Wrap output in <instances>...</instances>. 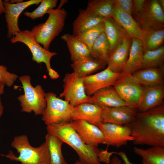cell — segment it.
I'll return each mask as SVG.
<instances>
[{
	"instance_id": "cb8c5ba5",
	"label": "cell",
	"mask_w": 164,
	"mask_h": 164,
	"mask_svg": "<svg viewBox=\"0 0 164 164\" xmlns=\"http://www.w3.org/2000/svg\"><path fill=\"white\" fill-rule=\"evenodd\" d=\"M104 18L96 16L86 9H81L73 23V35L76 36L103 22Z\"/></svg>"
},
{
	"instance_id": "9a60e30c",
	"label": "cell",
	"mask_w": 164,
	"mask_h": 164,
	"mask_svg": "<svg viewBox=\"0 0 164 164\" xmlns=\"http://www.w3.org/2000/svg\"><path fill=\"white\" fill-rule=\"evenodd\" d=\"M137 112L136 109H132L127 106L103 107L101 113L102 123L126 125L135 118Z\"/></svg>"
},
{
	"instance_id": "ab89813d",
	"label": "cell",
	"mask_w": 164,
	"mask_h": 164,
	"mask_svg": "<svg viewBox=\"0 0 164 164\" xmlns=\"http://www.w3.org/2000/svg\"><path fill=\"white\" fill-rule=\"evenodd\" d=\"M48 73L50 77L52 79H56L59 77L60 75L58 73L52 68Z\"/></svg>"
},
{
	"instance_id": "3957f363",
	"label": "cell",
	"mask_w": 164,
	"mask_h": 164,
	"mask_svg": "<svg viewBox=\"0 0 164 164\" xmlns=\"http://www.w3.org/2000/svg\"><path fill=\"white\" fill-rule=\"evenodd\" d=\"M67 2L61 0L57 8L48 11L49 16L45 22L35 26L31 30L35 40L47 50H49L51 42L63 30L67 13L62 8Z\"/></svg>"
},
{
	"instance_id": "7bdbcfd3",
	"label": "cell",
	"mask_w": 164,
	"mask_h": 164,
	"mask_svg": "<svg viewBox=\"0 0 164 164\" xmlns=\"http://www.w3.org/2000/svg\"><path fill=\"white\" fill-rule=\"evenodd\" d=\"M5 86L4 84L0 82V96L4 93Z\"/></svg>"
},
{
	"instance_id": "f1b7e54d",
	"label": "cell",
	"mask_w": 164,
	"mask_h": 164,
	"mask_svg": "<svg viewBox=\"0 0 164 164\" xmlns=\"http://www.w3.org/2000/svg\"><path fill=\"white\" fill-rule=\"evenodd\" d=\"M111 52V46L104 32L101 33L94 42L91 50L93 57L107 62Z\"/></svg>"
},
{
	"instance_id": "44dd1931",
	"label": "cell",
	"mask_w": 164,
	"mask_h": 164,
	"mask_svg": "<svg viewBox=\"0 0 164 164\" xmlns=\"http://www.w3.org/2000/svg\"><path fill=\"white\" fill-rule=\"evenodd\" d=\"M107 63L92 56L72 62L71 65L73 72L83 78L101 70L104 69Z\"/></svg>"
},
{
	"instance_id": "7402d4cb",
	"label": "cell",
	"mask_w": 164,
	"mask_h": 164,
	"mask_svg": "<svg viewBox=\"0 0 164 164\" xmlns=\"http://www.w3.org/2000/svg\"><path fill=\"white\" fill-rule=\"evenodd\" d=\"M164 68L140 70L132 74L139 84L145 87L163 85Z\"/></svg>"
},
{
	"instance_id": "74e56055",
	"label": "cell",
	"mask_w": 164,
	"mask_h": 164,
	"mask_svg": "<svg viewBox=\"0 0 164 164\" xmlns=\"http://www.w3.org/2000/svg\"><path fill=\"white\" fill-rule=\"evenodd\" d=\"M145 2V0H133V14L135 16L142 9Z\"/></svg>"
},
{
	"instance_id": "5b68a950",
	"label": "cell",
	"mask_w": 164,
	"mask_h": 164,
	"mask_svg": "<svg viewBox=\"0 0 164 164\" xmlns=\"http://www.w3.org/2000/svg\"><path fill=\"white\" fill-rule=\"evenodd\" d=\"M46 106L42 114V120L46 125L66 123L83 119L80 112L75 107L55 93H45Z\"/></svg>"
},
{
	"instance_id": "83f0119b",
	"label": "cell",
	"mask_w": 164,
	"mask_h": 164,
	"mask_svg": "<svg viewBox=\"0 0 164 164\" xmlns=\"http://www.w3.org/2000/svg\"><path fill=\"white\" fill-rule=\"evenodd\" d=\"M75 107L81 114L83 120L97 127L102 123L101 113L103 107L89 103H83Z\"/></svg>"
},
{
	"instance_id": "277c9868",
	"label": "cell",
	"mask_w": 164,
	"mask_h": 164,
	"mask_svg": "<svg viewBox=\"0 0 164 164\" xmlns=\"http://www.w3.org/2000/svg\"><path fill=\"white\" fill-rule=\"evenodd\" d=\"M11 146L15 149L19 155L16 156L12 151L6 155L0 154L11 160L19 162L21 164H50L49 151L45 142L37 147L30 144L27 136L22 135L15 136Z\"/></svg>"
},
{
	"instance_id": "7a4b0ae2",
	"label": "cell",
	"mask_w": 164,
	"mask_h": 164,
	"mask_svg": "<svg viewBox=\"0 0 164 164\" xmlns=\"http://www.w3.org/2000/svg\"><path fill=\"white\" fill-rule=\"evenodd\" d=\"M47 132L60 138L70 146L77 154L79 161L83 164H100L97 147L86 144L69 122L47 125Z\"/></svg>"
},
{
	"instance_id": "1f68e13d",
	"label": "cell",
	"mask_w": 164,
	"mask_h": 164,
	"mask_svg": "<svg viewBox=\"0 0 164 164\" xmlns=\"http://www.w3.org/2000/svg\"><path fill=\"white\" fill-rule=\"evenodd\" d=\"M164 46L154 50L144 51L142 69L164 68Z\"/></svg>"
},
{
	"instance_id": "2e32d148",
	"label": "cell",
	"mask_w": 164,
	"mask_h": 164,
	"mask_svg": "<svg viewBox=\"0 0 164 164\" xmlns=\"http://www.w3.org/2000/svg\"><path fill=\"white\" fill-rule=\"evenodd\" d=\"M132 39L130 36L125 37L111 52L107 65L113 71L121 73L128 57Z\"/></svg>"
},
{
	"instance_id": "e575fe53",
	"label": "cell",
	"mask_w": 164,
	"mask_h": 164,
	"mask_svg": "<svg viewBox=\"0 0 164 164\" xmlns=\"http://www.w3.org/2000/svg\"><path fill=\"white\" fill-rule=\"evenodd\" d=\"M18 76L7 70V67L0 65V82L8 87H11L18 78Z\"/></svg>"
},
{
	"instance_id": "8992f818",
	"label": "cell",
	"mask_w": 164,
	"mask_h": 164,
	"mask_svg": "<svg viewBox=\"0 0 164 164\" xmlns=\"http://www.w3.org/2000/svg\"><path fill=\"white\" fill-rule=\"evenodd\" d=\"M19 79L24 91V94L17 97L22 107L21 111H33L36 115H42L46 106V93L42 87L39 84L32 86L31 77L28 75L22 76Z\"/></svg>"
},
{
	"instance_id": "b9f144b4",
	"label": "cell",
	"mask_w": 164,
	"mask_h": 164,
	"mask_svg": "<svg viewBox=\"0 0 164 164\" xmlns=\"http://www.w3.org/2000/svg\"><path fill=\"white\" fill-rule=\"evenodd\" d=\"M4 108L2 101L1 97L0 96V118L4 112Z\"/></svg>"
},
{
	"instance_id": "6da1fadb",
	"label": "cell",
	"mask_w": 164,
	"mask_h": 164,
	"mask_svg": "<svg viewBox=\"0 0 164 164\" xmlns=\"http://www.w3.org/2000/svg\"><path fill=\"white\" fill-rule=\"evenodd\" d=\"M134 144L164 147V105L143 112L137 111L135 118L126 125Z\"/></svg>"
},
{
	"instance_id": "4dcf8cb0",
	"label": "cell",
	"mask_w": 164,
	"mask_h": 164,
	"mask_svg": "<svg viewBox=\"0 0 164 164\" xmlns=\"http://www.w3.org/2000/svg\"><path fill=\"white\" fill-rule=\"evenodd\" d=\"M143 31L142 41L144 51L155 50L162 46L164 40V28L145 30Z\"/></svg>"
},
{
	"instance_id": "5bb4252c",
	"label": "cell",
	"mask_w": 164,
	"mask_h": 164,
	"mask_svg": "<svg viewBox=\"0 0 164 164\" xmlns=\"http://www.w3.org/2000/svg\"><path fill=\"white\" fill-rule=\"evenodd\" d=\"M69 123L87 144L97 147L103 143L104 135L98 127L83 119L72 121Z\"/></svg>"
},
{
	"instance_id": "ac0fdd59",
	"label": "cell",
	"mask_w": 164,
	"mask_h": 164,
	"mask_svg": "<svg viewBox=\"0 0 164 164\" xmlns=\"http://www.w3.org/2000/svg\"><path fill=\"white\" fill-rule=\"evenodd\" d=\"M164 98V86L143 87L140 104L137 109L138 112H143L163 104Z\"/></svg>"
},
{
	"instance_id": "d590c367",
	"label": "cell",
	"mask_w": 164,
	"mask_h": 164,
	"mask_svg": "<svg viewBox=\"0 0 164 164\" xmlns=\"http://www.w3.org/2000/svg\"><path fill=\"white\" fill-rule=\"evenodd\" d=\"M121 10L132 16L133 14V0H113Z\"/></svg>"
},
{
	"instance_id": "7c38bea8",
	"label": "cell",
	"mask_w": 164,
	"mask_h": 164,
	"mask_svg": "<svg viewBox=\"0 0 164 164\" xmlns=\"http://www.w3.org/2000/svg\"><path fill=\"white\" fill-rule=\"evenodd\" d=\"M104 136L103 144L108 146L119 148L133 141L129 127L127 125H119L110 123H101L98 126Z\"/></svg>"
},
{
	"instance_id": "d6a6232c",
	"label": "cell",
	"mask_w": 164,
	"mask_h": 164,
	"mask_svg": "<svg viewBox=\"0 0 164 164\" xmlns=\"http://www.w3.org/2000/svg\"><path fill=\"white\" fill-rule=\"evenodd\" d=\"M104 32V25L103 21L99 24L75 36L85 44L91 51L96 39Z\"/></svg>"
},
{
	"instance_id": "60d3db41",
	"label": "cell",
	"mask_w": 164,
	"mask_h": 164,
	"mask_svg": "<svg viewBox=\"0 0 164 164\" xmlns=\"http://www.w3.org/2000/svg\"><path fill=\"white\" fill-rule=\"evenodd\" d=\"M6 9L4 5L3 2L0 0V15L5 12Z\"/></svg>"
},
{
	"instance_id": "52a82bcc",
	"label": "cell",
	"mask_w": 164,
	"mask_h": 164,
	"mask_svg": "<svg viewBox=\"0 0 164 164\" xmlns=\"http://www.w3.org/2000/svg\"><path fill=\"white\" fill-rule=\"evenodd\" d=\"M63 90L58 97L74 107L85 103L94 104L91 96L86 93L83 78L74 72L67 73L63 80Z\"/></svg>"
},
{
	"instance_id": "603a6c76",
	"label": "cell",
	"mask_w": 164,
	"mask_h": 164,
	"mask_svg": "<svg viewBox=\"0 0 164 164\" xmlns=\"http://www.w3.org/2000/svg\"><path fill=\"white\" fill-rule=\"evenodd\" d=\"M103 21L104 32L112 52L125 38L130 36L111 17L104 18Z\"/></svg>"
},
{
	"instance_id": "30bf717a",
	"label": "cell",
	"mask_w": 164,
	"mask_h": 164,
	"mask_svg": "<svg viewBox=\"0 0 164 164\" xmlns=\"http://www.w3.org/2000/svg\"><path fill=\"white\" fill-rule=\"evenodd\" d=\"M12 43L21 42L25 44L32 55V60L37 63H44L48 72L51 69L50 60L57 54L56 52H51L46 50L35 40L31 30H25L16 32L11 39Z\"/></svg>"
},
{
	"instance_id": "ee69618b",
	"label": "cell",
	"mask_w": 164,
	"mask_h": 164,
	"mask_svg": "<svg viewBox=\"0 0 164 164\" xmlns=\"http://www.w3.org/2000/svg\"><path fill=\"white\" fill-rule=\"evenodd\" d=\"M9 2L12 4H17L23 2V0H11Z\"/></svg>"
},
{
	"instance_id": "d4e9b609",
	"label": "cell",
	"mask_w": 164,
	"mask_h": 164,
	"mask_svg": "<svg viewBox=\"0 0 164 164\" xmlns=\"http://www.w3.org/2000/svg\"><path fill=\"white\" fill-rule=\"evenodd\" d=\"M61 38L67 44L72 62L91 55L89 48L75 35L65 34L61 36Z\"/></svg>"
},
{
	"instance_id": "ba28073f",
	"label": "cell",
	"mask_w": 164,
	"mask_h": 164,
	"mask_svg": "<svg viewBox=\"0 0 164 164\" xmlns=\"http://www.w3.org/2000/svg\"><path fill=\"white\" fill-rule=\"evenodd\" d=\"M122 73L113 87L128 107L137 109L142 100L143 87L132 74Z\"/></svg>"
},
{
	"instance_id": "4fadbf2b",
	"label": "cell",
	"mask_w": 164,
	"mask_h": 164,
	"mask_svg": "<svg viewBox=\"0 0 164 164\" xmlns=\"http://www.w3.org/2000/svg\"><path fill=\"white\" fill-rule=\"evenodd\" d=\"M42 0H30L17 4H12L9 1H4L6 9L5 17L7 25V37L11 39L17 32L21 31L18 25L19 17L27 7L33 5H39Z\"/></svg>"
},
{
	"instance_id": "484cf974",
	"label": "cell",
	"mask_w": 164,
	"mask_h": 164,
	"mask_svg": "<svg viewBox=\"0 0 164 164\" xmlns=\"http://www.w3.org/2000/svg\"><path fill=\"white\" fill-rule=\"evenodd\" d=\"M134 152L142 158V164H164V147L152 146L146 149L135 147Z\"/></svg>"
},
{
	"instance_id": "836d02e7",
	"label": "cell",
	"mask_w": 164,
	"mask_h": 164,
	"mask_svg": "<svg viewBox=\"0 0 164 164\" xmlns=\"http://www.w3.org/2000/svg\"><path fill=\"white\" fill-rule=\"evenodd\" d=\"M57 0H42L39 5L32 12H25L24 15L32 20L42 18L50 9H54L57 5Z\"/></svg>"
},
{
	"instance_id": "f546056e",
	"label": "cell",
	"mask_w": 164,
	"mask_h": 164,
	"mask_svg": "<svg viewBox=\"0 0 164 164\" xmlns=\"http://www.w3.org/2000/svg\"><path fill=\"white\" fill-rule=\"evenodd\" d=\"M114 7L113 0H91L86 9L93 15L103 18L111 17Z\"/></svg>"
},
{
	"instance_id": "4316f807",
	"label": "cell",
	"mask_w": 164,
	"mask_h": 164,
	"mask_svg": "<svg viewBox=\"0 0 164 164\" xmlns=\"http://www.w3.org/2000/svg\"><path fill=\"white\" fill-rule=\"evenodd\" d=\"M50 159V164H67L62 152L63 142L58 137L49 132L45 136Z\"/></svg>"
},
{
	"instance_id": "ffe728a7",
	"label": "cell",
	"mask_w": 164,
	"mask_h": 164,
	"mask_svg": "<svg viewBox=\"0 0 164 164\" xmlns=\"http://www.w3.org/2000/svg\"><path fill=\"white\" fill-rule=\"evenodd\" d=\"M91 96L94 104L101 107H128L113 86L99 90Z\"/></svg>"
},
{
	"instance_id": "8d00e7d4",
	"label": "cell",
	"mask_w": 164,
	"mask_h": 164,
	"mask_svg": "<svg viewBox=\"0 0 164 164\" xmlns=\"http://www.w3.org/2000/svg\"><path fill=\"white\" fill-rule=\"evenodd\" d=\"M116 152H109L107 150H100L98 156L100 161L109 164L111 162V156L113 154H116Z\"/></svg>"
},
{
	"instance_id": "9c48e42d",
	"label": "cell",
	"mask_w": 164,
	"mask_h": 164,
	"mask_svg": "<svg viewBox=\"0 0 164 164\" xmlns=\"http://www.w3.org/2000/svg\"><path fill=\"white\" fill-rule=\"evenodd\" d=\"M135 16L143 30L164 29V10L158 0H146L142 9Z\"/></svg>"
},
{
	"instance_id": "8fae6325",
	"label": "cell",
	"mask_w": 164,
	"mask_h": 164,
	"mask_svg": "<svg viewBox=\"0 0 164 164\" xmlns=\"http://www.w3.org/2000/svg\"><path fill=\"white\" fill-rule=\"evenodd\" d=\"M122 74L113 71L107 67L100 72L83 77L86 94L92 96L99 90L113 86Z\"/></svg>"
},
{
	"instance_id": "e0dca14e",
	"label": "cell",
	"mask_w": 164,
	"mask_h": 164,
	"mask_svg": "<svg viewBox=\"0 0 164 164\" xmlns=\"http://www.w3.org/2000/svg\"><path fill=\"white\" fill-rule=\"evenodd\" d=\"M111 17L132 38L142 40L143 31L132 16L121 10L114 3V7Z\"/></svg>"
},
{
	"instance_id": "d6986e66",
	"label": "cell",
	"mask_w": 164,
	"mask_h": 164,
	"mask_svg": "<svg viewBox=\"0 0 164 164\" xmlns=\"http://www.w3.org/2000/svg\"><path fill=\"white\" fill-rule=\"evenodd\" d=\"M144 53L142 41L132 38L128 57L121 73L132 74L142 69Z\"/></svg>"
},
{
	"instance_id": "f6af8a7d",
	"label": "cell",
	"mask_w": 164,
	"mask_h": 164,
	"mask_svg": "<svg viewBox=\"0 0 164 164\" xmlns=\"http://www.w3.org/2000/svg\"><path fill=\"white\" fill-rule=\"evenodd\" d=\"M159 4L162 8L163 10H164V0H158Z\"/></svg>"
},
{
	"instance_id": "f35d334b",
	"label": "cell",
	"mask_w": 164,
	"mask_h": 164,
	"mask_svg": "<svg viewBox=\"0 0 164 164\" xmlns=\"http://www.w3.org/2000/svg\"><path fill=\"white\" fill-rule=\"evenodd\" d=\"M111 164H125L122 163L121 160L116 156H114L111 160ZM74 164H83L79 160L77 161Z\"/></svg>"
}]
</instances>
